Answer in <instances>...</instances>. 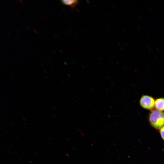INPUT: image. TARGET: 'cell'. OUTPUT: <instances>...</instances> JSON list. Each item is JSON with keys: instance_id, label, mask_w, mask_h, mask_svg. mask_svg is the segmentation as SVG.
Wrapping results in <instances>:
<instances>
[{"instance_id": "obj_1", "label": "cell", "mask_w": 164, "mask_h": 164, "mask_svg": "<svg viewBox=\"0 0 164 164\" xmlns=\"http://www.w3.org/2000/svg\"><path fill=\"white\" fill-rule=\"evenodd\" d=\"M148 120L151 126L156 129L159 130L164 126V112L156 109L151 111Z\"/></svg>"}, {"instance_id": "obj_2", "label": "cell", "mask_w": 164, "mask_h": 164, "mask_svg": "<svg viewBox=\"0 0 164 164\" xmlns=\"http://www.w3.org/2000/svg\"><path fill=\"white\" fill-rule=\"evenodd\" d=\"M139 103L141 107L146 110L151 111L155 108V100L153 97L149 95H142Z\"/></svg>"}, {"instance_id": "obj_3", "label": "cell", "mask_w": 164, "mask_h": 164, "mask_svg": "<svg viewBox=\"0 0 164 164\" xmlns=\"http://www.w3.org/2000/svg\"><path fill=\"white\" fill-rule=\"evenodd\" d=\"M155 108L156 110L164 111V97L157 98L155 100Z\"/></svg>"}, {"instance_id": "obj_4", "label": "cell", "mask_w": 164, "mask_h": 164, "mask_svg": "<svg viewBox=\"0 0 164 164\" xmlns=\"http://www.w3.org/2000/svg\"><path fill=\"white\" fill-rule=\"evenodd\" d=\"M61 2L63 4L72 7H75L79 3L78 1L77 0H62Z\"/></svg>"}, {"instance_id": "obj_5", "label": "cell", "mask_w": 164, "mask_h": 164, "mask_svg": "<svg viewBox=\"0 0 164 164\" xmlns=\"http://www.w3.org/2000/svg\"><path fill=\"white\" fill-rule=\"evenodd\" d=\"M159 130L161 137L162 139L164 140V126Z\"/></svg>"}]
</instances>
